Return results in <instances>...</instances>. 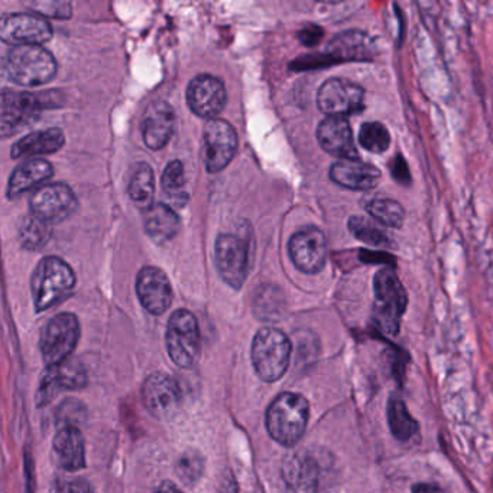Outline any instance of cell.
I'll use <instances>...</instances> for the list:
<instances>
[{"mask_svg":"<svg viewBox=\"0 0 493 493\" xmlns=\"http://www.w3.org/2000/svg\"><path fill=\"white\" fill-rule=\"evenodd\" d=\"M348 228L356 240L370 247H395V242L391 235L381 227V224L374 223L365 216H350Z\"/></svg>","mask_w":493,"mask_h":493,"instance_id":"f1b7e54d","label":"cell"},{"mask_svg":"<svg viewBox=\"0 0 493 493\" xmlns=\"http://www.w3.org/2000/svg\"><path fill=\"white\" fill-rule=\"evenodd\" d=\"M321 38H323V29L316 25L307 26L298 33V40L302 41L305 47L316 45L321 41Z\"/></svg>","mask_w":493,"mask_h":493,"instance_id":"f35d334b","label":"cell"},{"mask_svg":"<svg viewBox=\"0 0 493 493\" xmlns=\"http://www.w3.org/2000/svg\"><path fill=\"white\" fill-rule=\"evenodd\" d=\"M359 143L365 151L382 155L391 146V134L382 123L367 122L360 127Z\"/></svg>","mask_w":493,"mask_h":493,"instance_id":"d6a6232c","label":"cell"},{"mask_svg":"<svg viewBox=\"0 0 493 493\" xmlns=\"http://www.w3.org/2000/svg\"><path fill=\"white\" fill-rule=\"evenodd\" d=\"M330 179L350 191H369L381 182L382 173L377 166L358 159H340L330 168Z\"/></svg>","mask_w":493,"mask_h":493,"instance_id":"ac0fdd59","label":"cell"},{"mask_svg":"<svg viewBox=\"0 0 493 493\" xmlns=\"http://www.w3.org/2000/svg\"><path fill=\"white\" fill-rule=\"evenodd\" d=\"M52 175L54 168L45 159L33 158L26 160L23 165H19L9 178L8 198H18L19 195L38 187Z\"/></svg>","mask_w":493,"mask_h":493,"instance_id":"cb8c5ba5","label":"cell"},{"mask_svg":"<svg viewBox=\"0 0 493 493\" xmlns=\"http://www.w3.org/2000/svg\"><path fill=\"white\" fill-rule=\"evenodd\" d=\"M413 493H442V490L430 483H417L413 487Z\"/></svg>","mask_w":493,"mask_h":493,"instance_id":"ab89813d","label":"cell"},{"mask_svg":"<svg viewBox=\"0 0 493 493\" xmlns=\"http://www.w3.org/2000/svg\"><path fill=\"white\" fill-rule=\"evenodd\" d=\"M177 475L184 483H196L204 472V459L199 452H185L181 458L178 459Z\"/></svg>","mask_w":493,"mask_h":493,"instance_id":"e575fe53","label":"cell"},{"mask_svg":"<svg viewBox=\"0 0 493 493\" xmlns=\"http://www.w3.org/2000/svg\"><path fill=\"white\" fill-rule=\"evenodd\" d=\"M288 252L298 270L305 274L320 273L327 261L326 235L316 227L302 228L291 237Z\"/></svg>","mask_w":493,"mask_h":493,"instance_id":"4fadbf2b","label":"cell"},{"mask_svg":"<svg viewBox=\"0 0 493 493\" xmlns=\"http://www.w3.org/2000/svg\"><path fill=\"white\" fill-rule=\"evenodd\" d=\"M31 211L48 224L61 223L73 215L77 198L66 184H50L40 187L31 196Z\"/></svg>","mask_w":493,"mask_h":493,"instance_id":"5bb4252c","label":"cell"},{"mask_svg":"<svg viewBox=\"0 0 493 493\" xmlns=\"http://www.w3.org/2000/svg\"><path fill=\"white\" fill-rule=\"evenodd\" d=\"M317 141L329 155L340 159H358L352 127L346 117L327 115L317 127Z\"/></svg>","mask_w":493,"mask_h":493,"instance_id":"d6986e66","label":"cell"},{"mask_svg":"<svg viewBox=\"0 0 493 493\" xmlns=\"http://www.w3.org/2000/svg\"><path fill=\"white\" fill-rule=\"evenodd\" d=\"M80 324L73 314H60L45 324L41 333V355L47 368H54L70 360L80 339Z\"/></svg>","mask_w":493,"mask_h":493,"instance_id":"8992f818","label":"cell"},{"mask_svg":"<svg viewBox=\"0 0 493 493\" xmlns=\"http://www.w3.org/2000/svg\"><path fill=\"white\" fill-rule=\"evenodd\" d=\"M76 274L64 260L59 257L41 260L31 280L35 310L44 312L55 306L73 292Z\"/></svg>","mask_w":493,"mask_h":493,"instance_id":"7a4b0ae2","label":"cell"},{"mask_svg":"<svg viewBox=\"0 0 493 493\" xmlns=\"http://www.w3.org/2000/svg\"><path fill=\"white\" fill-rule=\"evenodd\" d=\"M228 94L225 84L216 77L201 74L187 88V103L191 112L201 119H216L225 108Z\"/></svg>","mask_w":493,"mask_h":493,"instance_id":"9a60e30c","label":"cell"},{"mask_svg":"<svg viewBox=\"0 0 493 493\" xmlns=\"http://www.w3.org/2000/svg\"><path fill=\"white\" fill-rule=\"evenodd\" d=\"M51 237V227L35 214L26 216L19 228L21 244L28 250H41Z\"/></svg>","mask_w":493,"mask_h":493,"instance_id":"1f68e13d","label":"cell"},{"mask_svg":"<svg viewBox=\"0 0 493 493\" xmlns=\"http://www.w3.org/2000/svg\"><path fill=\"white\" fill-rule=\"evenodd\" d=\"M174 110L165 101H155L146 108L142 119V137L146 146L160 151L174 133Z\"/></svg>","mask_w":493,"mask_h":493,"instance_id":"44dd1931","label":"cell"},{"mask_svg":"<svg viewBox=\"0 0 493 493\" xmlns=\"http://www.w3.org/2000/svg\"><path fill=\"white\" fill-rule=\"evenodd\" d=\"M4 67L6 76L23 87L44 86L57 72L54 57L41 45L12 47L5 58Z\"/></svg>","mask_w":493,"mask_h":493,"instance_id":"277c9868","label":"cell"},{"mask_svg":"<svg viewBox=\"0 0 493 493\" xmlns=\"http://www.w3.org/2000/svg\"><path fill=\"white\" fill-rule=\"evenodd\" d=\"M142 400L146 410L158 420H172L182 406L180 384L163 372L149 375L142 387Z\"/></svg>","mask_w":493,"mask_h":493,"instance_id":"9c48e42d","label":"cell"},{"mask_svg":"<svg viewBox=\"0 0 493 493\" xmlns=\"http://www.w3.org/2000/svg\"><path fill=\"white\" fill-rule=\"evenodd\" d=\"M291 342L280 329L264 328L252 342V362L259 379L275 382L283 379L290 367Z\"/></svg>","mask_w":493,"mask_h":493,"instance_id":"5b68a950","label":"cell"},{"mask_svg":"<svg viewBox=\"0 0 493 493\" xmlns=\"http://www.w3.org/2000/svg\"><path fill=\"white\" fill-rule=\"evenodd\" d=\"M374 316L377 326L396 335L408 305V295L394 267H384L374 278Z\"/></svg>","mask_w":493,"mask_h":493,"instance_id":"3957f363","label":"cell"},{"mask_svg":"<svg viewBox=\"0 0 493 493\" xmlns=\"http://www.w3.org/2000/svg\"><path fill=\"white\" fill-rule=\"evenodd\" d=\"M367 213L384 227L401 228L405 221V209L395 199L377 198L367 202Z\"/></svg>","mask_w":493,"mask_h":493,"instance_id":"4dcf8cb0","label":"cell"},{"mask_svg":"<svg viewBox=\"0 0 493 493\" xmlns=\"http://www.w3.org/2000/svg\"><path fill=\"white\" fill-rule=\"evenodd\" d=\"M372 55V42L365 33L345 32L329 43V57L336 61H362Z\"/></svg>","mask_w":493,"mask_h":493,"instance_id":"4316f807","label":"cell"},{"mask_svg":"<svg viewBox=\"0 0 493 493\" xmlns=\"http://www.w3.org/2000/svg\"><path fill=\"white\" fill-rule=\"evenodd\" d=\"M127 192H129L132 202L141 211H148L153 205L155 177H153V168L148 163L136 165L134 172H132Z\"/></svg>","mask_w":493,"mask_h":493,"instance_id":"83f0119b","label":"cell"},{"mask_svg":"<svg viewBox=\"0 0 493 493\" xmlns=\"http://www.w3.org/2000/svg\"><path fill=\"white\" fill-rule=\"evenodd\" d=\"M161 184L171 201L184 205V202H187V194L184 192V166L180 160L168 163L161 178Z\"/></svg>","mask_w":493,"mask_h":493,"instance_id":"836d02e7","label":"cell"},{"mask_svg":"<svg viewBox=\"0 0 493 493\" xmlns=\"http://www.w3.org/2000/svg\"><path fill=\"white\" fill-rule=\"evenodd\" d=\"M66 143V137L60 129L41 130L16 142L12 148V158L21 159L25 156L51 155L61 151Z\"/></svg>","mask_w":493,"mask_h":493,"instance_id":"d4e9b609","label":"cell"},{"mask_svg":"<svg viewBox=\"0 0 493 493\" xmlns=\"http://www.w3.org/2000/svg\"><path fill=\"white\" fill-rule=\"evenodd\" d=\"M54 493H93L90 485L84 479L64 480L57 483Z\"/></svg>","mask_w":493,"mask_h":493,"instance_id":"74e56055","label":"cell"},{"mask_svg":"<svg viewBox=\"0 0 493 493\" xmlns=\"http://www.w3.org/2000/svg\"><path fill=\"white\" fill-rule=\"evenodd\" d=\"M55 459L60 468L69 472H77L86 466V451L80 430L74 425L62 427L54 437Z\"/></svg>","mask_w":493,"mask_h":493,"instance_id":"603a6c76","label":"cell"},{"mask_svg":"<svg viewBox=\"0 0 493 493\" xmlns=\"http://www.w3.org/2000/svg\"><path fill=\"white\" fill-rule=\"evenodd\" d=\"M0 38L12 47L42 45L52 38V26L37 14H5L0 22Z\"/></svg>","mask_w":493,"mask_h":493,"instance_id":"8fae6325","label":"cell"},{"mask_svg":"<svg viewBox=\"0 0 493 493\" xmlns=\"http://www.w3.org/2000/svg\"><path fill=\"white\" fill-rule=\"evenodd\" d=\"M310 404L302 394L283 393L266 411V429L275 442L293 447L304 436L309 425Z\"/></svg>","mask_w":493,"mask_h":493,"instance_id":"6da1fadb","label":"cell"},{"mask_svg":"<svg viewBox=\"0 0 493 493\" xmlns=\"http://www.w3.org/2000/svg\"><path fill=\"white\" fill-rule=\"evenodd\" d=\"M319 472L317 461L307 453L290 454L284 461V480L294 493H316Z\"/></svg>","mask_w":493,"mask_h":493,"instance_id":"7402d4cb","label":"cell"},{"mask_svg":"<svg viewBox=\"0 0 493 493\" xmlns=\"http://www.w3.org/2000/svg\"><path fill=\"white\" fill-rule=\"evenodd\" d=\"M136 292L142 306L149 314L163 315L172 303L170 278L158 267H144L136 280Z\"/></svg>","mask_w":493,"mask_h":493,"instance_id":"e0dca14e","label":"cell"},{"mask_svg":"<svg viewBox=\"0 0 493 493\" xmlns=\"http://www.w3.org/2000/svg\"><path fill=\"white\" fill-rule=\"evenodd\" d=\"M42 110L40 98L30 93L5 90L2 94V136L8 137L37 119Z\"/></svg>","mask_w":493,"mask_h":493,"instance_id":"2e32d148","label":"cell"},{"mask_svg":"<svg viewBox=\"0 0 493 493\" xmlns=\"http://www.w3.org/2000/svg\"><path fill=\"white\" fill-rule=\"evenodd\" d=\"M365 105V90L345 78L327 79L317 93V105L330 117H346L359 113Z\"/></svg>","mask_w":493,"mask_h":493,"instance_id":"30bf717a","label":"cell"},{"mask_svg":"<svg viewBox=\"0 0 493 493\" xmlns=\"http://www.w3.org/2000/svg\"><path fill=\"white\" fill-rule=\"evenodd\" d=\"M28 6L42 18L69 19L73 14L71 0H28Z\"/></svg>","mask_w":493,"mask_h":493,"instance_id":"d590c367","label":"cell"},{"mask_svg":"<svg viewBox=\"0 0 493 493\" xmlns=\"http://www.w3.org/2000/svg\"><path fill=\"white\" fill-rule=\"evenodd\" d=\"M153 493H182L181 490L178 489L175 485L170 482H163V485L156 488Z\"/></svg>","mask_w":493,"mask_h":493,"instance_id":"60d3db41","label":"cell"},{"mask_svg":"<svg viewBox=\"0 0 493 493\" xmlns=\"http://www.w3.org/2000/svg\"><path fill=\"white\" fill-rule=\"evenodd\" d=\"M181 221L165 204H153L145 211V231L156 244H165L178 234Z\"/></svg>","mask_w":493,"mask_h":493,"instance_id":"484cf974","label":"cell"},{"mask_svg":"<svg viewBox=\"0 0 493 493\" xmlns=\"http://www.w3.org/2000/svg\"><path fill=\"white\" fill-rule=\"evenodd\" d=\"M214 263L230 288H242L249 266V244L242 235L220 234L214 245Z\"/></svg>","mask_w":493,"mask_h":493,"instance_id":"ba28073f","label":"cell"},{"mask_svg":"<svg viewBox=\"0 0 493 493\" xmlns=\"http://www.w3.org/2000/svg\"><path fill=\"white\" fill-rule=\"evenodd\" d=\"M317 2L327 5H339L341 4V2H345V0H317Z\"/></svg>","mask_w":493,"mask_h":493,"instance_id":"b9f144b4","label":"cell"},{"mask_svg":"<svg viewBox=\"0 0 493 493\" xmlns=\"http://www.w3.org/2000/svg\"><path fill=\"white\" fill-rule=\"evenodd\" d=\"M237 151V134L228 122L211 119L204 126V162L210 173L225 169Z\"/></svg>","mask_w":493,"mask_h":493,"instance_id":"7c38bea8","label":"cell"},{"mask_svg":"<svg viewBox=\"0 0 493 493\" xmlns=\"http://www.w3.org/2000/svg\"><path fill=\"white\" fill-rule=\"evenodd\" d=\"M167 350L171 360L180 368L196 364L200 355V329L191 312L177 310L167 326Z\"/></svg>","mask_w":493,"mask_h":493,"instance_id":"52a82bcc","label":"cell"},{"mask_svg":"<svg viewBox=\"0 0 493 493\" xmlns=\"http://www.w3.org/2000/svg\"><path fill=\"white\" fill-rule=\"evenodd\" d=\"M389 169H391V175L398 184L404 185V187H410V168H408V163H406L405 159H404L401 153H396L395 158L392 159Z\"/></svg>","mask_w":493,"mask_h":493,"instance_id":"8d00e7d4","label":"cell"},{"mask_svg":"<svg viewBox=\"0 0 493 493\" xmlns=\"http://www.w3.org/2000/svg\"><path fill=\"white\" fill-rule=\"evenodd\" d=\"M88 382L86 371L79 361L67 360L59 367L48 368L44 379L41 381L37 400L40 406L48 404L64 389L83 388Z\"/></svg>","mask_w":493,"mask_h":493,"instance_id":"ffe728a7","label":"cell"},{"mask_svg":"<svg viewBox=\"0 0 493 493\" xmlns=\"http://www.w3.org/2000/svg\"><path fill=\"white\" fill-rule=\"evenodd\" d=\"M388 423L392 434L399 442H410L420 432L418 423L411 415L405 403L401 398H391L388 403Z\"/></svg>","mask_w":493,"mask_h":493,"instance_id":"f546056e","label":"cell"}]
</instances>
